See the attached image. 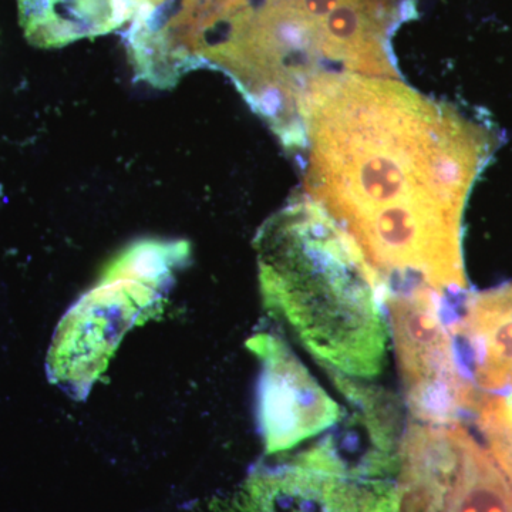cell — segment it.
<instances>
[{
    "label": "cell",
    "mask_w": 512,
    "mask_h": 512,
    "mask_svg": "<svg viewBox=\"0 0 512 512\" xmlns=\"http://www.w3.org/2000/svg\"><path fill=\"white\" fill-rule=\"evenodd\" d=\"M303 131L305 197L386 291H466L464 210L497 147L490 127L403 79L340 76L313 87Z\"/></svg>",
    "instance_id": "6da1fadb"
},
{
    "label": "cell",
    "mask_w": 512,
    "mask_h": 512,
    "mask_svg": "<svg viewBox=\"0 0 512 512\" xmlns=\"http://www.w3.org/2000/svg\"><path fill=\"white\" fill-rule=\"evenodd\" d=\"M265 308L330 373L383 372L386 288L352 239L308 197L272 215L255 239Z\"/></svg>",
    "instance_id": "7a4b0ae2"
},
{
    "label": "cell",
    "mask_w": 512,
    "mask_h": 512,
    "mask_svg": "<svg viewBox=\"0 0 512 512\" xmlns=\"http://www.w3.org/2000/svg\"><path fill=\"white\" fill-rule=\"evenodd\" d=\"M394 512H512V487L460 421L403 433Z\"/></svg>",
    "instance_id": "3957f363"
},
{
    "label": "cell",
    "mask_w": 512,
    "mask_h": 512,
    "mask_svg": "<svg viewBox=\"0 0 512 512\" xmlns=\"http://www.w3.org/2000/svg\"><path fill=\"white\" fill-rule=\"evenodd\" d=\"M390 338L414 421L454 423L473 412L477 393L458 360L443 296L424 286L386 292Z\"/></svg>",
    "instance_id": "277c9868"
},
{
    "label": "cell",
    "mask_w": 512,
    "mask_h": 512,
    "mask_svg": "<svg viewBox=\"0 0 512 512\" xmlns=\"http://www.w3.org/2000/svg\"><path fill=\"white\" fill-rule=\"evenodd\" d=\"M396 483L353 470L319 447L275 470L259 471L220 512H394Z\"/></svg>",
    "instance_id": "5b68a950"
},
{
    "label": "cell",
    "mask_w": 512,
    "mask_h": 512,
    "mask_svg": "<svg viewBox=\"0 0 512 512\" xmlns=\"http://www.w3.org/2000/svg\"><path fill=\"white\" fill-rule=\"evenodd\" d=\"M251 346L264 360L262 424L269 451L289 450L338 424L339 404L284 343L262 335Z\"/></svg>",
    "instance_id": "8992f818"
},
{
    "label": "cell",
    "mask_w": 512,
    "mask_h": 512,
    "mask_svg": "<svg viewBox=\"0 0 512 512\" xmlns=\"http://www.w3.org/2000/svg\"><path fill=\"white\" fill-rule=\"evenodd\" d=\"M450 330L477 396H511L512 282L468 296Z\"/></svg>",
    "instance_id": "52a82bcc"
},
{
    "label": "cell",
    "mask_w": 512,
    "mask_h": 512,
    "mask_svg": "<svg viewBox=\"0 0 512 512\" xmlns=\"http://www.w3.org/2000/svg\"><path fill=\"white\" fill-rule=\"evenodd\" d=\"M19 22L30 45L57 49L107 35L133 18V0H18Z\"/></svg>",
    "instance_id": "ba28073f"
},
{
    "label": "cell",
    "mask_w": 512,
    "mask_h": 512,
    "mask_svg": "<svg viewBox=\"0 0 512 512\" xmlns=\"http://www.w3.org/2000/svg\"><path fill=\"white\" fill-rule=\"evenodd\" d=\"M473 413L488 453L512 487V407L504 397L480 396Z\"/></svg>",
    "instance_id": "9c48e42d"
},
{
    "label": "cell",
    "mask_w": 512,
    "mask_h": 512,
    "mask_svg": "<svg viewBox=\"0 0 512 512\" xmlns=\"http://www.w3.org/2000/svg\"><path fill=\"white\" fill-rule=\"evenodd\" d=\"M134 3H138L143 9H147L148 12H154L158 6L164 5L167 0H133Z\"/></svg>",
    "instance_id": "30bf717a"
},
{
    "label": "cell",
    "mask_w": 512,
    "mask_h": 512,
    "mask_svg": "<svg viewBox=\"0 0 512 512\" xmlns=\"http://www.w3.org/2000/svg\"><path fill=\"white\" fill-rule=\"evenodd\" d=\"M505 400H507L508 404H510V406L512 407V394L510 396V399H505Z\"/></svg>",
    "instance_id": "8fae6325"
}]
</instances>
